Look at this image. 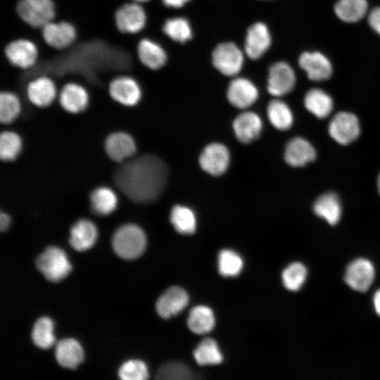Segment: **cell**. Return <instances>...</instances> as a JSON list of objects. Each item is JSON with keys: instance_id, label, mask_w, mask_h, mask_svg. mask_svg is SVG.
I'll use <instances>...</instances> for the list:
<instances>
[{"instance_id": "obj_18", "label": "cell", "mask_w": 380, "mask_h": 380, "mask_svg": "<svg viewBox=\"0 0 380 380\" xmlns=\"http://www.w3.org/2000/svg\"><path fill=\"white\" fill-rule=\"evenodd\" d=\"M227 97L229 102L234 107L245 109L256 101L258 98V90L249 80L244 77H236L228 86Z\"/></svg>"}, {"instance_id": "obj_41", "label": "cell", "mask_w": 380, "mask_h": 380, "mask_svg": "<svg viewBox=\"0 0 380 380\" xmlns=\"http://www.w3.org/2000/svg\"><path fill=\"white\" fill-rule=\"evenodd\" d=\"M156 378L158 379H192V373L186 365L182 363L170 362L160 368Z\"/></svg>"}, {"instance_id": "obj_43", "label": "cell", "mask_w": 380, "mask_h": 380, "mask_svg": "<svg viewBox=\"0 0 380 380\" xmlns=\"http://www.w3.org/2000/svg\"><path fill=\"white\" fill-rule=\"evenodd\" d=\"M189 0H160L162 4L167 8H179L184 6Z\"/></svg>"}, {"instance_id": "obj_39", "label": "cell", "mask_w": 380, "mask_h": 380, "mask_svg": "<svg viewBox=\"0 0 380 380\" xmlns=\"http://www.w3.org/2000/svg\"><path fill=\"white\" fill-rule=\"evenodd\" d=\"M281 277L286 289L296 291L303 285L307 277V270L302 263L293 262L283 271Z\"/></svg>"}, {"instance_id": "obj_1", "label": "cell", "mask_w": 380, "mask_h": 380, "mask_svg": "<svg viewBox=\"0 0 380 380\" xmlns=\"http://www.w3.org/2000/svg\"><path fill=\"white\" fill-rule=\"evenodd\" d=\"M167 177V168L161 159L153 155H144L118 167L113 180L129 200L144 204L159 198Z\"/></svg>"}, {"instance_id": "obj_20", "label": "cell", "mask_w": 380, "mask_h": 380, "mask_svg": "<svg viewBox=\"0 0 380 380\" xmlns=\"http://www.w3.org/2000/svg\"><path fill=\"white\" fill-rule=\"evenodd\" d=\"M188 303L187 293L181 287L172 286L159 297L156 308L161 317L167 319L182 312Z\"/></svg>"}, {"instance_id": "obj_24", "label": "cell", "mask_w": 380, "mask_h": 380, "mask_svg": "<svg viewBox=\"0 0 380 380\" xmlns=\"http://www.w3.org/2000/svg\"><path fill=\"white\" fill-rule=\"evenodd\" d=\"M97 229L94 224L86 219L76 222L70 229V243L78 251L89 249L95 243Z\"/></svg>"}, {"instance_id": "obj_14", "label": "cell", "mask_w": 380, "mask_h": 380, "mask_svg": "<svg viewBox=\"0 0 380 380\" xmlns=\"http://www.w3.org/2000/svg\"><path fill=\"white\" fill-rule=\"evenodd\" d=\"M199 165L205 172L219 176L227 170L230 156L227 148L220 143H212L206 146L199 156Z\"/></svg>"}, {"instance_id": "obj_15", "label": "cell", "mask_w": 380, "mask_h": 380, "mask_svg": "<svg viewBox=\"0 0 380 380\" xmlns=\"http://www.w3.org/2000/svg\"><path fill=\"white\" fill-rule=\"evenodd\" d=\"M375 270L372 263L365 258H357L348 266L344 279L353 290L367 291L373 283Z\"/></svg>"}, {"instance_id": "obj_13", "label": "cell", "mask_w": 380, "mask_h": 380, "mask_svg": "<svg viewBox=\"0 0 380 380\" xmlns=\"http://www.w3.org/2000/svg\"><path fill=\"white\" fill-rule=\"evenodd\" d=\"M58 101L65 111L70 113L83 112L88 107L90 96L83 85L74 82L64 84L58 91Z\"/></svg>"}, {"instance_id": "obj_37", "label": "cell", "mask_w": 380, "mask_h": 380, "mask_svg": "<svg viewBox=\"0 0 380 380\" xmlns=\"http://www.w3.org/2000/svg\"><path fill=\"white\" fill-rule=\"evenodd\" d=\"M243 267L241 258L232 250L224 249L220 251L218 256L219 272L224 277H235Z\"/></svg>"}, {"instance_id": "obj_4", "label": "cell", "mask_w": 380, "mask_h": 380, "mask_svg": "<svg viewBox=\"0 0 380 380\" xmlns=\"http://www.w3.org/2000/svg\"><path fill=\"white\" fill-rule=\"evenodd\" d=\"M38 270L49 281L57 282L64 279L71 270L65 253L56 246L48 247L36 260Z\"/></svg>"}, {"instance_id": "obj_29", "label": "cell", "mask_w": 380, "mask_h": 380, "mask_svg": "<svg viewBox=\"0 0 380 380\" xmlns=\"http://www.w3.org/2000/svg\"><path fill=\"white\" fill-rule=\"evenodd\" d=\"M215 324V316L209 307L198 305L190 310L187 324L189 329L194 334L208 333L214 328Z\"/></svg>"}, {"instance_id": "obj_31", "label": "cell", "mask_w": 380, "mask_h": 380, "mask_svg": "<svg viewBox=\"0 0 380 380\" xmlns=\"http://www.w3.org/2000/svg\"><path fill=\"white\" fill-rule=\"evenodd\" d=\"M267 114L270 123L279 130L289 129L293 125V113L289 106L281 100H272L268 103Z\"/></svg>"}, {"instance_id": "obj_23", "label": "cell", "mask_w": 380, "mask_h": 380, "mask_svg": "<svg viewBox=\"0 0 380 380\" xmlns=\"http://www.w3.org/2000/svg\"><path fill=\"white\" fill-rule=\"evenodd\" d=\"M105 149L112 160L122 162L135 153L136 144L129 134L118 132L110 134L106 138Z\"/></svg>"}, {"instance_id": "obj_11", "label": "cell", "mask_w": 380, "mask_h": 380, "mask_svg": "<svg viewBox=\"0 0 380 380\" xmlns=\"http://www.w3.org/2000/svg\"><path fill=\"white\" fill-rule=\"evenodd\" d=\"M328 131L331 137L337 143L342 145L349 144L360 135L359 120L353 113L340 112L330 121Z\"/></svg>"}, {"instance_id": "obj_12", "label": "cell", "mask_w": 380, "mask_h": 380, "mask_svg": "<svg viewBox=\"0 0 380 380\" xmlns=\"http://www.w3.org/2000/svg\"><path fill=\"white\" fill-rule=\"evenodd\" d=\"M40 30L44 42L49 46L58 50L68 48L77 37L75 26L65 20H52L44 25Z\"/></svg>"}, {"instance_id": "obj_40", "label": "cell", "mask_w": 380, "mask_h": 380, "mask_svg": "<svg viewBox=\"0 0 380 380\" xmlns=\"http://www.w3.org/2000/svg\"><path fill=\"white\" fill-rule=\"evenodd\" d=\"M122 380H144L148 378V372L144 362L131 360L122 365L118 371Z\"/></svg>"}, {"instance_id": "obj_25", "label": "cell", "mask_w": 380, "mask_h": 380, "mask_svg": "<svg viewBox=\"0 0 380 380\" xmlns=\"http://www.w3.org/2000/svg\"><path fill=\"white\" fill-rule=\"evenodd\" d=\"M56 359L63 367L75 369L84 358L81 345L73 338L61 340L56 347Z\"/></svg>"}, {"instance_id": "obj_8", "label": "cell", "mask_w": 380, "mask_h": 380, "mask_svg": "<svg viewBox=\"0 0 380 380\" xmlns=\"http://www.w3.org/2000/svg\"><path fill=\"white\" fill-rule=\"evenodd\" d=\"M4 52L11 64L24 70L34 66L39 58L37 44L26 38L11 41L6 46Z\"/></svg>"}, {"instance_id": "obj_19", "label": "cell", "mask_w": 380, "mask_h": 380, "mask_svg": "<svg viewBox=\"0 0 380 380\" xmlns=\"http://www.w3.org/2000/svg\"><path fill=\"white\" fill-rule=\"evenodd\" d=\"M137 53L141 64L152 70L162 69L167 61V54L164 47L160 42L148 37L139 40Z\"/></svg>"}, {"instance_id": "obj_32", "label": "cell", "mask_w": 380, "mask_h": 380, "mask_svg": "<svg viewBox=\"0 0 380 380\" xmlns=\"http://www.w3.org/2000/svg\"><path fill=\"white\" fill-rule=\"evenodd\" d=\"M170 220L175 229L182 234H192L196 229L194 213L189 208L177 205L171 210Z\"/></svg>"}, {"instance_id": "obj_36", "label": "cell", "mask_w": 380, "mask_h": 380, "mask_svg": "<svg viewBox=\"0 0 380 380\" xmlns=\"http://www.w3.org/2000/svg\"><path fill=\"white\" fill-rule=\"evenodd\" d=\"M53 330V323L50 318L43 317L38 319L32 331L33 343L42 349L50 348L55 341Z\"/></svg>"}, {"instance_id": "obj_22", "label": "cell", "mask_w": 380, "mask_h": 380, "mask_svg": "<svg viewBox=\"0 0 380 380\" xmlns=\"http://www.w3.org/2000/svg\"><path fill=\"white\" fill-rule=\"evenodd\" d=\"M316 151L312 145L305 139L295 137L286 144L284 151V160L292 167H301L313 161Z\"/></svg>"}, {"instance_id": "obj_17", "label": "cell", "mask_w": 380, "mask_h": 380, "mask_svg": "<svg viewBox=\"0 0 380 380\" xmlns=\"http://www.w3.org/2000/svg\"><path fill=\"white\" fill-rule=\"evenodd\" d=\"M300 67L306 72L309 80L321 82L328 80L333 68L329 60L322 53L303 52L298 59Z\"/></svg>"}, {"instance_id": "obj_16", "label": "cell", "mask_w": 380, "mask_h": 380, "mask_svg": "<svg viewBox=\"0 0 380 380\" xmlns=\"http://www.w3.org/2000/svg\"><path fill=\"white\" fill-rule=\"evenodd\" d=\"M272 42L267 26L262 22L251 25L246 32L244 52L252 60L260 58L269 49Z\"/></svg>"}, {"instance_id": "obj_7", "label": "cell", "mask_w": 380, "mask_h": 380, "mask_svg": "<svg viewBox=\"0 0 380 380\" xmlns=\"http://www.w3.org/2000/svg\"><path fill=\"white\" fill-rule=\"evenodd\" d=\"M115 20L116 26L121 32L137 34L145 28L147 14L141 4L130 1L116 11Z\"/></svg>"}, {"instance_id": "obj_30", "label": "cell", "mask_w": 380, "mask_h": 380, "mask_svg": "<svg viewBox=\"0 0 380 380\" xmlns=\"http://www.w3.org/2000/svg\"><path fill=\"white\" fill-rule=\"evenodd\" d=\"M90 203L92 210L96 214L108 215L116 209L118 197L111 189L107 186H100L91 192Z\"/></svg>"}, {"instance_id": "obj_10", "label": "cell", "mask_w": 380, "mask_h": 380, "mask_svg": "<svg viewBox=\"0 0 380 380\" xmlns=\"http://www.w3.org/2000/svg\"><path fill=\"white\" fill-rule=\"evenodd\" d=\"M296 81L293 69L287 63L279 61L269 68L267 89L275 97L283 96L293 90Z\"/></svg>"}, {"instance_id": "obj_42", "label": "cell", "mask_w": 380, "mask_h": 380, "mask_svg": "<svg viewBox=\"0 0 380 380\" xmlns=\"http://www.w3.org/2000/svg\"><path fill=\"white\" fill-rule=\"evenodd\" d=\"M368 23L380 35V7L374 8L368 15Z\"/></svg>"}, {"instance_id": "obj_45", "label": "cell", "mask_w": 380, "mask_h": 380, "mask_svg": "<svg viewBox=\"0 0 380 380\" xmlns=\"http://www.w3.org/2000/svg\"><path fill=\"white\" fill-rule=\"evenodd\" d=\"M373 303L376 312L380 316V289L375 292L373 297Z\"/></svg>"}, {"instance_id": "obj_46", "label": "cell", "mask_w": 380, "mask_h": 380, "mask_svg": "<svg viewBox=\"0 0 380 380\" xmlns=\"http://www.w3.org/2000/svg\"><path fill=\"white\" fill-rule=\"evenodd\" d=\"M131 1H136V2H138V3L142 4L147 3V2L150 1L151 0H131Z\"/></svg>"}, {"instance_id": "obj_26", "label": "cell", "mask_w": 380, "mask_h": 380, "mask_svg": "<svg viewBox=\"0 0 380 380\" xmlns=\"http://www.w3.org/2000/svg\"><path fill=\"white\" fill-rule=\"evenodd\" d=\"M313 211L329 224H337L341 216V204L338 196L328 192L319 196L313 204Z\"/></svg>"}, {"instance_id": "obj_3", "label": "cell", "mask_w": 380, "mask_h": 380, "mask_svg": "<svg viewBox=\"0 0 380 380\" xmlns=\"http://www.w3.org/2000/svg\"><path fill=\"white\" fill-rule=\"evenodd\" d=\"M16 11L23 21L37 29L54 20L56 17L53 0H19Z\"/></svg>"}, {"instance_id": "obj_33", "label": "cell", "mask_w": 380, "mask_h": 380, "mask_svg": "<svg viewBox=\"0 0 380 380\" xmlns=\"http://www.w3.org/2000/svg\"><path fill=\"white\" fill-rule=\"evenodd\" d=\"M162 32L173 41L184 43L192 37V29L189 21L182 17L166 19L161 27Z\"/></svg>"}, {"instance_id": "obj_38", "label": "cell", "mask_w": 380, "mask_h": 380, "mask_svg": "<svg viewBox=\"0 0 380 380\" xmlns=\"http://www.w3.org/2000/svg\"><path fill=\"white\" fill-rule=\"evenodd\" d=\"M22 148V141L18 134L4 131L0 137V156L4 161L15 160Z\"/></svg>"}, {"instance_id": "obj_44", "label": "cell", "mask_w": 380, "mask_h": 380, "mask_svg": "<svg viewBox=\"0 0 380 380\" xmlns=\"http://www.w3.org/2000/svg\"><path fill=\"white\" fill-rule=\"evenodd\" d=\"M11 222L9 216L4 212H1L0 215V228L1 231L6 230Z\"/></svg>"}, {"instance_id": "obj_21", "label": "cell", "mask_w": 380, "mask_h": 380, "mask_svg": "<svg viewBox=\"0 0 380 380\" xmlns=\"http://www.w3.org/2000/svg\"><path fill=\"white\" fill-rule=\"evenodd\" d=\"M232 127L236 139L241 143L249 144L260 136L262 123L258 115L246 111L234 119Z\"/></svg>"}, {"instance_id": "obj_34", "label": "cell", "mask_w": 380, "mask_h": 380, "mask_svg": "<svg viewBox=\"0 0 380 380\" xmlns=\"http://www.w3.org/2000/svg\"><path fill=\"white\" fill-rule=\"evenodd\" d=\"M22 108L21 98L12 91H0V120L4 124L13 122Z\"/></svg>"}, {"instance_id": "obj_35", "label": "cell", "mask_w": 380, "mask_h": 380, "mask_svg": "<svg viewBox=\"0 0 380 380\" xmlns=\"http://www.w3.org/2000/svg\"><path fill=\"white\" fill-rule=\"evenodd\" d=\"M196 362L201 366L220 364L222 355L216 341L212 338L203 340L194 351Z\"/></svg>"}, {"instance_id": "obj_47", "label": "cell", "mask_w": 380, "mask_h": 380, "mask_svg": "<svg viewBox=\"0 0 380 380\" xmlns=\"http://www.w3.org/2000/svg\"><path fill=\"white\" fill-rule=\"evenodd\" d=\"M378 189H379V192L380 194V175L379 176V178H378Z\"/></svg>"}, {"instance_id": "obj_27", "label": "cell", "mask_w": 380, "mask_h": 380, "mask_svg": "<svg viewBox=\"0 0 380 380\" xmlns=\"http://www.w3.org/2000/svg\"><path fill=\"white\" fill-rule=\"evenodd\" d=\"M304 104L312 114L318 118L327 117L333 110V100L320 89H310L305 95Z\"/></svg>"}, {"instance_id": "obj_6", "label": "cell", "mask_w": 380, "mask_h": 380, "mask_svg": "<svg viewBox=\"0 0 380 380\" xmlns=\"http://www.w3.org/2000/svg\"><path fill=\"white\" fill-rule=\"evenodd\" d=\"M108 94L115 103L123 106L132 107L141 100L143 91L136 79L129 75H122L110 82Z\"/></svg>"}, {"instance_id": "obj_28", "label": "cell", "mask_w": 380, "mask_h": 380, "mask_svg": "<svg viewBox=\"0 0 380 380\" xmlns=\"http://www.w3.org/2000/svg\"><path fill=\"white\" fill-rule=\"evenodd\" d=\"M368 4L366 0H338L334 12L342 21L348 23L358 22L367 13Z\"/></svg>"}, {"instance_id": "obj_2", "label": "cell", "mask_w": 380, "mask_h": 380, "mask_svg": "<svg viewBox=\"0 0 380 380\" xmlns=\"http://www.w3.org/2000/svg\"><path fill=\"white\" fill-rule=\"evenodd\" d=\"M146 239L144 231L134 224L119 227L113 236V247L120 257L134 259L144 251Z\"/></svg>"}, {"instance_id": "obj_9", "label": "cell", "mask_w": 380, "mask_h": 380, "mask_svg": "<svg viewBox=\"0 0 380 380\" xmlns=\"http://www.w3.org/2000/svg\"><path fill=\"white\" fill-rule=\"evenodd\" d=\"M58 90L54 80L42 75L28 82L25 89L27 100L39 108L51 106L58 98Z\"/></svg>"}, {"instance_id": "obj_5", "label": "cell", "mask_w": 380, "mask_h": 380, "mask_svg": "<svg viewBox=\"0 0 380 380\" xmlns=\"http://www.w3.org/2000/svg\"><path fill=\"white\" fill-rule=\"evenodd\" d=\"M243 62V52L233 42L219 44L212 53L213 66L226 76L233 77L239 74Z\"/></svg>"}]
</instances>
